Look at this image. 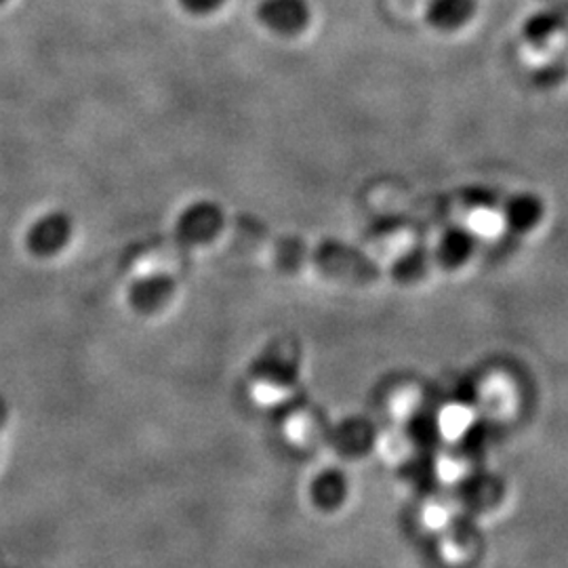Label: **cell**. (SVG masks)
Masks as SVG:
<instances>
[{
	"mask_svg": "<svg viewBox=\"0 0 568 568\" xmlns=\"http://www.w3.org/2000/svg\"><path fill=\"white\" fill-rule=\"evenodd\" d=\"M227 0H180L183 11H187L190 16H211L215 11H220Z\"/></svg>",
	"mask_w": 568,
	"mask_h": 568,
	"instance_id": "9c48e42d",
	"label": "cell"
},
{
	"mask_svg": "<svg viewBox=\"0 0 568 568\" xmlns=\"http://www.w3.org/2000/svg\"><path fill=\"white\" fill-rule=\"evenodd\" d=\"M471 234L466 230H448L443 234L440 243H438V251L436 257L438 262L447 267H459L467 262L469 253H471Z\"/></svg>",
	"mask_w": 568,
	"mask_h": 568,
	"instance_id": "8992f818",
	"label": "cell"
},
{
	"mask_svg": "<svg viewBox=\"0 0 568 568\" xmlns=\"http://www.w3.org/2000/svg\"><path fill=\"white\" fill-rule=\"evenodd\" d=\"M4 2H7V0H0V4H4Z\"/></svg>",
	"mask_w": 568,
	"mask_h": 568,
	"instance_id": "30bf717a",
	"label": "cell"
},
{
	"mask_svg": "<svg viewBox=\"0 0 568 568\" xmlns=\"http://www.w3.org/2000/svg\"><path fill=\"white\" fill-rule=\"evenodd\" d=\"M478 0H429L426 20L440 32H457L476 16Z\"/></svg>",
	"mask_w": 568,
	"mask_h": 568,
	"instance_id": "5b68a950",
	"label": "cell"
},
{
	"mask_svg": "<svg viewBox=\"0 0 568 568\" xmlns=\"http://www.w3.org/2000/svg\"><path fill=\"white\" fill-rule=\"evenodd\" d=\"M257 20L274 34L297 37L312 21V7L310 0H262Z\"/></svg>",
	"mask_w": 568,
	"mask_h": 568,
	"instance_id": "277c9868",
	"label": "cell"
},
{
	"mask_svg": "<svg viewBox=\"0 0 568 568\" xmlns=\"http://www.w3.org/2000/svg\"><path fill=\"white\" fill-rule=\"evenodd\" d=\"M225 227L224 206L215 201L190 203L178 215L173 236L178 243L190 248L215 243Z\"/></svg>",
	"mask_w": 568,
	"mask_h": 568,
	"instance_id": "6da1fadb",
	"label": "cell"
},
{
	"mask_svg": "<svg viewBox=\"0 0 568 568\" xmlns=\"http://www.w3.org/2000/svg\"><path fill=\"white\" fill-rule=\"evenodd\" d=\"M562 30V18L549 11H539L535 16H530L525 21V41L532 42V44H544L548 42L556 32Z\"/></svg>",
	"mask_w": 568,
	"mask_h": 568,
	"instance_id": "52a82bcc",
	"label": "cell"
},
{
	"mask_svg": "<svg viewBox=\"0 0 568 568\" xmlns=\"http://www.w3.org/2000/svg\"><path fill=\"white\" fill-rule=\"evenodd\" d=\"M74 222L65 211H51L39 217L28 230L26 243L37 257H55L72 243Z\"/></svg>",
	"mask_w": 568,
	"mask_h": 568,
	"instance_id": "3957f363",
	"label": "cell"
},
{
	"mask_svg": "<svg viewBox=\"0 0 568 568\" xmlns=\"http://www.w3.org/2000/svg\"><path fill=\"white\" fill-rule=\"evenodd\" d=\"M178 283L166 272H150L138 276L126 288V302L140 316H156L175 300Z\"/></svg>",
	"mask_w": 568,
	"mask_h": 568,
	"instance_id": "7a4b0ae2",
	"label": "cell"
},
{
	"mask_svg": "<svg viewBox=\"0 0 568 568\" xmlns=\"http://www.w3.org/2000/svg\"><path fill=\"white\" fill-rule=\"evenodd\" d=\"M537 213H539L537 204L530 203V199H523V201L511 204V209H509V220L514 222V225L527 227V225H532Z\"/></svg>",
	"mask_w": 568,
	"mask_h": 568,
	"instance_id": "ba28073f",
	"label": "cell"
}]
</instances>
